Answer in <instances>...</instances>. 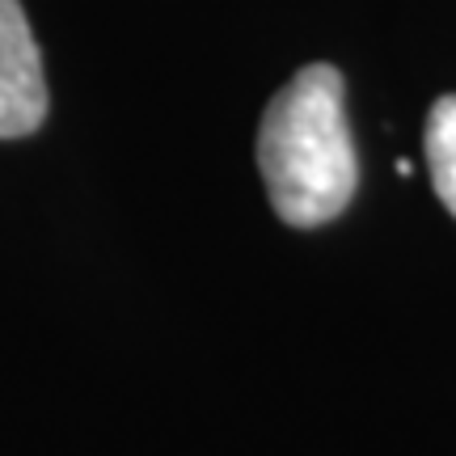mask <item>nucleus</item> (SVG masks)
Returning <instances> with one entry per match:
<instances>
[{
	"label": "nucleus",
	"instance_id": "nucleus-1",
	"mask_svg": "<svg viewBox=\"0 0 456 456\" xmlns=\"http://www.w3.org/2000/svg\"><path fill=\"white\" fill-rule=\"evenodd\" d=\"M258 169L283 224L317 228L346 212L359 157L346 127V85L334 64L300 68L271 98L258 127Z\"/></svg>",
	"mask_w": 456,
	"mask_h": 456
},
{
	"label": "nucleus",
	"instance_id": "nucleus-2",
	"mask_svg": "<svg viewBox=\"0 0 456 456\" xmlns=\"http://www.w3.org/2000/svg\"><path fill=\"white\" fill-rule=\"evenodd\" d=\"M47 118V77L21 0H0V140H21Z\"/></svg>",
	"mask_w": 456,
	"mask_h": 456
},
{
	"label": "nucleus",
	"instance_id": "nucleus-3",
	"mask_svg": "<svg viewBox=\"0 0 456 456\" xmlns=\"http://www.w3.org/2000/svg\"><path fill=\"white\" fill-rule=\"evenodd\" d=\"M427 169H431V186L448 212L456 216V94H444L431 114H427Z\"/></svg>",
	"mask_w": 456,
	"mask_h": 456
}]
</instances>
